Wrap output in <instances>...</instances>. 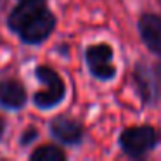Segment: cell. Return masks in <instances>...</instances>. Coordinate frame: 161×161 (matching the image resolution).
I'll return each instance as SVG.
<instances>
[{
  "label": "cell",
  "mask_w": 161,
  "mask_h": 161,
  "mask_svg": "<svg viewBox=\"0 0 161 161\" xmlns=\"http://www.w3.org/2000/svg\"><path fill=\"white\" fill-rule=\"evenodd\" d=\"M9 28L25 43H42L56 28V18L43 5V0H21L9 16Z\"/></svg>",
  "instance_id": "cell-1"
},
{
  "label": "cell",
  "mask_w": 161,
  "mask_h": 161,
  "mask_svg": "<svg viewBox=\"0 0 161 161\" xmlns=\"http://www.w3.org/2000/svg\"><path fill=\"white\" fill-rule=\"evenodd\" d=\"M35 73L38 80L45 85V90L36 92L33 102L40 109H50L59 102H63L64 95H66V85H64L63 78L49 66H38Z\"/></svg>",
  "instance_id": "cell-2"
},
{
  "label": "cell",
  "mask_w": 161,
  "mask_h": 161,
  "mask_svg": "<svg viewBox=\"0 0 161 161\" xmlns=\"http://www.w3.org/2000/svg\"><path fill=\"white\" fill-rule=\"evenodd\" d=\"M159 135L153 126H130L121 132L119 144L121 149L132 158H140L156 147Z\"/></svg>",
  "instance_id": "cell-3"
},
{
  "label": "cell",
  "mask_w": 161,
  "mask_h": 161,
  "mask_svg": "<svg viewBox=\"0 0 161 161\" xmlns=\"http://www.w3.org/2000/svg\"><path fill=\"white\" fill-rule=\"evenodd\" d=\"M113 49L108 43H97L90 45L85 50V61H87L88 71L99 80H111L116 75V68L111 64Z\"/></svg>",
  "instance_id": "cell-4"
},
{
  "label": "cell",
  "mask_w": 161,
  "mask_h": 161,
  "mask_svg": "<svg viewBox=\"0 0 161 161\" xmlns=\"http://www.w3.org/2000/svg\"><path fill=\"white\" fill-rule=\"evenodd\" d=\"M139 33L151 52L161 56V18L156 14H144L139 19Z\"/></svg>",
  "instance_id": "cell-5"
},
{
  "label": "cell",
  "mask_w": 161,
  "mask_h": 161,
  "mask_svg": "<svg viewBox=\"0 0 161 161\" xmlns=\"http://www.w3.org/2000/svg\"><path fill=\"white\" fill-rule=\"evenodd\" d=\"M50 132L63 144H78L83 139V126L66 116H57L50 121Z\"/></svg>",
  "instance_id": "cell-6"
},
{
  "label": "cell",
  "mask_w": 161,
  "mask_h": 161,
  "mask_svg": "<svg viewBox=\"0 0 161 161\" xmlns=\"http://www.w3.org/2000/svg\"><path fill=\"white\" fill-rule=\"evenodd\" d=\"M0 104L7 109H21L26 104V90L16 80L0 81Z\"/></svg>",
  "instance_id": "cell-7"
},
{
  "label": "cell",
  "mask_w": 161,
  "mask_h": 161,
  "mask_svg": "<svg viewBox=\"0 0 161 161\" xmlns=\"http://www.w3.org/2000/svg\"><path fill=\"white\" fill-rule=\"evenodd\" d=\"M135 83L137 90L140 94V99L146 104H153L156 102V94H154V85H153V75H151V68L146 63H139L135 66Z\"/></svg>",
  "instance_id": "cell-8"
},
{
  "label": "cell",
  "mask_w": 161,
  "mask_h": 161,
  "mask_svg": "<svg viewBox=\"0 0 161 161\" xmlns=\"http://www.w3.org/2000/svg\"><path fill=\"white\" fill-rule=\"evenodd\" d=\"M31 161H64L66 154L57 146H42L30 154Z\"/></svg>",
  "instance_id": "cell-9"
},
{
  "label": "cell",
  "mask_w": 161,
  "mask_h": 161,
  "mask_svg": "<svg viewBox=\"0 0 161 161\" xmlns=\"http://www.w3.org/2000/svg\"><path fill=\"white\" fill-rule=\"evenodd\" d=\"M151 75H153V85H154V94H156V101H161V64L151 68Z\"/></svg>",
  "instance_id": "cell-10"
},
{
  "label": "cell",
  "mask_w": 161,
  "mask_h": 161,
  "mask_svg": "<svg viewBox=\"0 0 161 161\" xmlns=\"http://www.w3.org/2000/svg\"><path fill=\"white\" fill-rule=\"evenodd\" d=\"M36 130L35 128H30V130H26L25 132V135H23V139H21V144L23 146H26V144H30V142H33V140L36 139Z\"/></svg>",
  "instance_id": "cell-11"
},
{
  "label": "cell",
  "mask_w": 161,
  "mask_h": 161,
  "mask_svg": "<svg viewBox=\"0 0 161 161\" xmlns=\"http://www.w3.org/2000/svg\"><path fill=\"white\" fill-rule=\"evenodd\" d=\"M4 130H5V123H4V119L0 118V139H2V135H4Z\"/></svg>",
  "instance_id": "cell-12"
},
{
  "label": "cell",
  "mask_w": 161,
  "mask_h": 161,
  "mask_svg": "<svg viewBox=\"0 0 161 161\" xmlns=\"http://www.w3.org/2000/svg\"><path fill=\"white\" fill-rule=\"evenodd\" d=\"M43 2H45V0H43Z\"/></svg>",
  "instance_id": "cell-13"
}]
</instances>
